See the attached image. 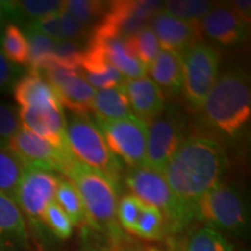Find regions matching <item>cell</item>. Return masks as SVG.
<instances>
[{
	"mask_svg": "<svg viewBox=\"0 0 251 251\" xmlns=\"http://www.w3.org/2000/svg\"><path fill=\"white\" fill-rule=\"evenodd\" d=\"M227 163L221 144L212 137L193 135L183 141L162 175L176 196L193 208L200 198L221 183Z\"/></svg>",
	"mask_w": 251,
	"mask_h": 251,
	"instance_id": "cell-1",
	"label": "cell"
},
{
	"mask_svg": "<svg viewBox=\"0 0 251 251\" xmlns=\"http://www.w3.org/2000/svg\"><path fill=\"white\" fill-rule=\"evenodd\" d=\"M205 124L216 133L237 139L249 124L251 91L249 76L240 69L225 71L207 94L201 108Z\"/></svg>",
	"mask_w": 251,
	"mask_h": 251,
	"instance_id": "cell-2",
	"label": "cell"
},
{
	"mask_svg": "<svg viewBox=\"0 0 251 251\" xmlns=\"http://www.w3.org/2000/svg\"><path fill=\"white\" fill-rule=\"evenodd\" d=\"M62 175L76 187L85 209L86 221L94 228L105 229L113 237L117 236L119 227L115 218L120 188L74 156L65 164Z\"/></svg>",
	"mask_w": 251,
	"mask_h": 251,
	"instance_id": "cell-3",
	"label": "cell"
},
{
	"mask_svg": "<svg viewBox=\"0 0 251 251\" xmlns=\"http://www.w3.org/2000/svg\"><path fill=\"white\" fill-rule=\"evenodd\" d=\"M65 146L78 162L100 172L120 188L122 166L87 113L71 112L65 119Z\"/></svg>",
	"mask_w": 251,
	"mask_h": 251,
	"instance_id": "cell-4",
	"label": "cell"
},
{
	"mask_svg": "<svg viewBox=\"0 0 251 251\" xmlns=\"http://www.w3.org/2000/svg\"><path fill=\"white\" fill-rule=\"evenodd\" d=\"M125 183L133 196L156 207L174 230H180L194 219L192 207L176 196L161 172L147 166L130 168L125 176Z\"/></svg>",
	"mask_w": 251,
	"mask_h": 251,
	"instance_id": "cell-5",
	"label": "cell"
},
{
	"mask_svg": "<svg viewBox=\"0 0 251 251\" xmlns=\"http://www.w3.org/2000/svg\"><path fill=\"white\" fill-rule=\"evenodd\" d=\"M194 219L215 230L244 236L249 229V211L243 194L234 184L220 183L193 206Z\"/></svg>",
	"mask_w": 251,
	"mask_h": 251,
	"instance_id": "cell-6",
	"label": "cell"
},
{
	"mask_svg": "<svg viewBox=\"0 0 251 251\" xmlns=\"http://www.w3.org/2000/svg\"><path fill=\"white\" fill-rule=\"evenodd\" d=\"M163 1L153 0L109 1L105 14L96 24L89 39H129L149 26L151 19L163 9Z\"/></svg>",
	"mask_w": 251,
	"mask_h": 251,
	"instance_id": "cell-7",
	"label": "cell"
},
{
	"mask_svg": "<svg viewBox=\"0 0 251 251\" xmlns=\"http://www.w3.org/2000/svg\"><path fill=\"white\" fill-rule=\"evenodd\" d=\"M219 65L218 50L203 42L196 43L181 55V91L193 108H201L207 94L218 79Z\"/></svg>",
	"mask_w": 251,
	"mask_h": 251,
	"instance_id": "cell-8",
	"label": "cell"
},
{
	"mask_svg": "<svg viewBox=\"0 0 251 251\" xmlns=\"http://www.w3.org/2000/svg\"><path fill=\"white\" fill-rule=\"evenodd\" d=\"M144 166L163 174L166 164L183 143L185 119L174 106H168L148 125Z\"/></svg>",
	"mask_w": 251,
	"mask_h": 251,
	"instance_id": "cell-9",
	"label": "cell"
},
{
	"mask_svg": "<svg viewBox=\"0 0 251 251\" xmlns=\"http://www.w3.org/2000/svg\"><path fill=\"white\" fill-rule=\"evenodd\" d=\"M94 122L113 155L120 157L130 168L144 166L148 137L147 124L136 117L120 120H105L94 117Z\"/></svg>",
	"mask_w": 251,
	"mask_h": 251,
	"instance_id": "cell-10",
	"label": "cell"
},
{
	"mask_svg": "<svg viewBox=\"0 0 251 251\" xmlns=\"http://www.w3.org/2000/svg\"><path fill=\"white\" fill-rule=\"evenodd\" d=\"M59 179L54 171L31 166L25 169L13 199L31 224L42 222L46 207L55 200Z\"/></svg>",
	"mask_w": 251,
	"mask_h": 251,
	"instance_id": "cell-11",
	"label": "cell"
},
{
	"mask_svg": "<svg viewBox=\"0 0 251 251\" xmlns=\"http://www.w3.org/2000/svg\"><path fill=\"white\" fill-rule=\"evenodd\" d=\"M42 75L55 91L62 106L74 113H87L91 109L96 90L81 77L77 69L68 68L54 61Z\"/></svg>",
	"mask_w": 251,
	"mask_h": 251,
	"instance_id": "cell-12",
	"label": "cell"
},
{
	"mask_svg": "<svg viewBox=\"0 0 251 251\" xmlns=\"http://www.w3.org/2000/svg\"><path fill=\"white\" fill-rule=\"evenodd\" d=\"M7 147L21 159L26 168H40L59 174H62L65 164L72 157L68 148H56L24 128L12 137Z\"/></svg>",
	"mask_w": 251,
	"mask_h": 251,
	"instance_id": "cell-13",
	"label": "cell"
},
{
	"mask_svg": "<svg viewBox=\"0 0 251 251\" xmlns=\"http://www.w3.org/2000/svg\"><path fill=\"white\" fill-rule=\"evenodd\" d=\"M158 41L159 48L183 55L186 50L201 40L200 24H192L159 11L149 24Z\"/></svg>",
	"mask_w": 251,
	"mask_h": 251,
	"instance_id": "cell-14",
	"label": "cell"
},
{
	"mask_svg": "<svg viewBox=\"0 0 251 251\" xmlns=\"http://www.w3.org/2000/svg\"><path fill=\"white\" fill-rule=\"evenodd\" d=\"M200 29L209 39L225 47H235L248 37V25L227 5H213L200 21Z\"/></svg>",
	"mask_w": 251,
	"mask_h": 251,
	"instance_id": "cell-15",
	"label": "cell"
},
{
	"mask_svg": "<svg viewBox=\"0 0 251 251\" xmlns=\"http://www.w3.org/2000/svg\"><path fill=\"white\" fill-rule=\"evenodd\" d=\"M24 129L46 140L56 148L65 146V115L63 107L20 108L18 111Z\"/></svg>",
	"mask_w": 251,
	"mask_h": 251,
	"instance_id": "cell-16",
	"label": "cell"
},
{
	"mask_svg": "<svg viewBox=\"0 0 251 251\" xmlns=\"http://www.w3.org/2000/svg\"><path fill=\"white\" fill-rule=\"evenodd\" d=\"M124 85L131 112L144 124L148 125L164 109V94L150 78L126 79Z\"/></svg>",
	"mask_w": 251,
	"mask_h": 251,
	"instance_id": "cell-17",
	"label": "cell"
},
{
	"mask_svg": "<svg viewBox=\"0 0 251 251\" xmlns=\"http://www.w3.org/2000/svg\"><path fill=\"white\" fill-rule=\"evenodd\" d=\"M28 247V233L23 212L15 200L0 192V250L24 251Z\"/></svg>",
	"mask_w": 251,
	"mask_h": 251,
	"instance_id": "cell-18",
	"label": "cell"
},
{
	"mask_svg": "<svg viewBox=\"0 0 251 251\" xmlns=\"http://www.w3.org/2000/svg\"><path fill=\"white\" fill-rule=\"evenodd\" d=\"M78 72L94 90L122 85L126 78L109 63L98 47L87 43L84 49Z\"/></svg>",
	"mask_w": 251,
	"mask_h": 251,
	"instance_id": "cell-19",
	"label": "cell"
},
{
	"mask_svg": "<svg viewBox=\"0 0 251 251\" xmlns=\"http://www.w3.org/2000/svg\"><path fill=\"white\" fill-rule=\"evenodd\" d=\"M15 101L20 108L62 107L55 91L41 74L28 72L13 87Z\"/></svg>",
	"mask_w": 251,
	"mask_h": 251,
	"instance_id": "cell-20",
	"label": "cell"
},
{
	"mask_svg": "<svg viewBox=\"0 0 251 251\" xmlns=\"http://www.w3.org/2000/svg\"><path fill=\"white\" fill-rule=\"evenodd\" d=\"M91 45L101 50L105 58L125 78L136 79L147 75V69L131 51L127 40L122 39H89Z\"/></svg>",
	"mask_w": 251,
	"mask_h": 251,
	"instance_id": "cell-21",
	"label": "cell"
},
{
	"mask_svg": "<svg viewBox=\"0 0 251 251\" xmlns=\"http://www.w3.org/2000/svg\"><path fill=\"white\" fill-rule=\"evenodd\" d=\"M151 80L169 96L179 93L183 86V68H181V56L176 52L159 50L158 55L149 68Z\"/></svg>",
	"mask_w": 251,
	"mask_h": 251,
	"instance_id": "cell-22",
	"label": "cell"
},
{
	"mask_svg": "<svg viewBox=\"0 0 251 251\" xmlns=\"http://www.w3.org/2000/svg\"><path fill=\"white\" fill-rule=\"evenodd\" d=\"M124 84L96 91L91 103V111H93L94 117L105 120H120L135 117Z\"/></svg>",
	"mask_w": 251,
	"mask_h": 251,
	"instance_id": "cell-23",
	"label": "cell"
},
{
	"mask_svg": "<svg viewBox=\"0 0 251 251\" xmlns=\"http://www.w3.org/2000/svg\"><path fill=\"white\" fill-rule=\"evenodd\" d=\"M25 35L29 47L28 72L42 75L50 63L55 61L54 48L56 41L27 26H25Z\"/></svg>",
	"mask_w": 251,
	"mask_h": 251,
	"instance_id": "cell-24",
	"label": "cell"
},
{
	"mask_svg": "<svg viewBox=\"0 0 251 251\" xmlns=\"http://www.w3.org/2000/svg\"><path fill=\"white\" fill-rule=\"evenodd\" d=\"M0 43L2 54L15 65H27L29 57V47L26 35L14 23H8L2 30Z\"/></svg>",
	"mask_w": 251,
	"mask_h": 251,
	"instance_id": "cell-25",
	"label": "cell"
},
{
	"mask_svg": "<svg viewBox=\"0 0 251 251\" xmlns=\"http://www.w3.org/2000/svg\"><path fill=\"white\" fill-rule=\"evenodd\" d=\"M26 166L8 147H0V192L13 198Z\"/></svg>",
	"mask_w": 251,
	"mask_h": 251,
	"instance_id": "cell-26",
	"label": "cell"
},
{
	"mask_svg": "<svg viewBox=\"0 0 251 251\" xmlns=\"http://www.w3.org/2000/svg\"><path fill=\"white\" fill-rule=\"evenodd\" d=\"M184 251H234V248L220 231L202 226L187 237Z\"/></svg>",
	"mask_w": 251,
	"mask_h": 251,
	"instance_id": "cell-27",
	"label": "cell"
},
{
	"mask_svg": "<svg viewBox=\"0 0 251 251\" xmlns=\"http://www.w3.org/2000/svg\"><path fill=\"white\" fill-rule=\"evenodd\" d=\"M55 201L68 215L71 222L76 226H80L86 221V214L84 205L78 194L76 187L67 178L59 179L57 190L55 194Z\"/></svg>",
	"mask_w": 251,
	"mask_h": 251,
	"instance_id": "cell-28",
	"label": "cell"
},
{
	"mask_svg": "<svg viewBox=\"0 0 251 251\" xmlns=\"http://www.w3.org/2000/svg\"><path fill=\"white\" fill-rule=\"evenodd\" d=\"M63 1L58 0H23L11 1L12 20L26 21V25L45 15L56 13L62 9Z\"/></svg>",
	"mask_w": 251,
	"mask_h": 251,
	"instance_id": "cell-29",
	"label": "cell"
},
{
	"mask_svg": "<svg viewBox=\"0 0 251 251\" xmlns=\"http://www.w3.org/2000/svg\"><path fill=\"white\" fill-rule=\"evenodd\" d=\"M213 7L212 1L203 0H170L163 5V11L172 17L192 24H200L207 12Z\"/></svg>",
	"mask_w": 251,
	"mask_h": 251,
	"instance_id": "cell-30",
	"label": "cell"
},
{
	"mask_svg": "<svg viewBox=\"0 0 251 251\" xmlns=\"http://www.w3.org/2000/svg\"><path fill=\"white\" fill-rule=\"evenodd\" d=\"M131 51L146 69L155 61L159 52V45L157 37L150 26H147L137 31L134 36L127 39Z\"/></svg>",
	"mask_w": 251,
	"mask_h": 251,
	"instance_id": "cell-31",
	"label": "cell"
},
{
	"mask_svg": "<svg viewBox=\"0 0 251 251\" xmlns=\"http://www.w3.org/2000/svg\"><path fill=\"white\" fill-rule=\"evenodd\" d=\"M107 5L108 2L97 0H68L63 1L62 9L70 13L81 25L89 27L101 19L107 9Z\"/></svg>",
	"mask_w": 251,
	"mask_h": 251,
	"instance_id": "cell-32",
	"label": "cell"
},
{
	"mask_svg": "<svg viewBox=\"0 0 251 251\" xmlns=\"http://www.w3.org/2000/svg\"><path fill=\"white\" fill-rule=\"evenodd\" d=\"M164 216L156 207L143 203L134 234L144 240H159L164 233Z\"/></svg>",
	"mask_w": 251,
	"mask_h": 251,
	"instance_id": "cell-33",
	"label": "cell"
},
{
	"mask_svg": "<svg viewBox=\"0 0 251 251\" xmlns=\"http://www.w3.org/2000/svg\"><path fill=\"white\" fill-rule=\"evenodd\" d=\"M42 222L61 240H68L74 233V224L55 200L46 207L42 214Z\"/></svg>",
	"mask_w": 251,
	"mask_h": 251,
	"instance_id": "cell-34",
	"label": "cell"
},
{
	"mask_svg": "<svg viewBox=\"0 0 251 251\" xmlns=\"http://www.w3.org/2000/svg\"><path fill=\"white\" fill-rule=\"evenodd\" d=\"M142 207L143 202L141 201L139 198L133 196V194H125L119 200L117 207L119 222L129 233L134 234Z\"/></svg>",
	"mask_w": 251,
	"mask_h": 251,
	"instance_id": "cell-35",
	"label": "cell"
},
{
	"mask_svg": "<svg viewBox=\"0 0 251 251\" xmlns=\"http://www.w3.org/2000/svg\"><path fill=\"white\" fill-rule=\"evenodd\" d=\"M21 129L17 108L0 101V147H7L12 137Z\"/></svg>",
	"mask_w": 251,
	"mask_h": 251,
	"instance_id": "cell-36",
	"label": "cell"
},
{
	"mask_svg": "<svg viewBox=\"0 0 251 251\" xmlns=\"http://www.w3.org/2000/svg\"><path fill=\"white\" fill-rule=\"evenodd\" d=\"M84 48L80 46L79 41L59 40L55 42L54 58L55 62L65 65L68 68L77 69L80 58L83 56Z\"/></svg>",
	"mask_w": 251,
	"mask_h": 251,
	"instance_id": "cell-37",
	"label": "cell"
},
{
	"mask_svg": "<svg viewBox=\"0 0 251 251\" xmlns=\"http://www.w3.org/2000/svg\"><path fill=\"white\" fill-rule=\"evenodd\" d=\"M26 26L40 31V33L45 34V35L50 37V39H52L54 41L62 40L61 15H59V12L36 19V20L27 24Z\"/></svg>",
	"mask_w": 251,
	"mask_h": 251,
	"instance_id": "cell-38",
	"label": "cell"
},
{
	"mask_svg": "<svg viewBox=\"0 0 251 251\" xmlns=\"http://www.w3.org/2000/svg\"><path fill=\"white\" fill-rule=\"evenodd\" d=\"M21 77H23L21 68L9 62L0 49V94L13 89L15 83Z\"/></svg>",
	"mask_w": 251,
	"mask_h": 251,
	"instance_id": "cell-39",
	"label": "cell"
},
{
	"mask_svg": "<svg viewBox=\"0 0 251 251\" xmlns=\"http://www.w3.org/2000/svg\"><path fill=\"white\" fill-rule=\"evenodd\" d=\"M61 15V33L62 40H72V41H79L86 36L89 27L81 25L79 21L76 20L70 13H68L64 9L59 11Z\"/></svg>",
	"mask_w": 251,
	"mask_h": 251,
	"instance_id": "cell-40",
	"label": "cell"
},
{
	"mask_svg": "<svg viewBox=\"0 0 251 251\" xmlns=\"http://www.w3.org/2000/svg\"><path fill=\"white\" fill-rule=\"evenodd\" d=\"M241 20L249 26L251 20V1L250 0H234L228 4Z\"/></svg>",
	"mask_w": 251,
	"mask_h": 251,
	"instance_id": "cell-41",
	"label": "cell"
},
{
	"mask_svg": "<svg viewBox=\"0 0 251 251\" xmlns=\"http://www.w3.org/2000/svg\"><path fill=\"white\" fill-rule=\"evenodd\" d=\"M8 20H12L11 1H0V39Z\"/></svg>",
	"mask_w": 251,
	"mask_h": 251,
	"instance_id": "cell-42",
	"label": "cell"
},
{
	"mask_svg": "<svg viewBox=\"0 0 251 251\" xmlns=\"http://www.w3.org/2000/svg\"><path fill=\"white\" fill-rule=\"evenodd\" d=\"M144 251H162V250H158V249H155V248H149V249H146Z\"/></svg>",
	"mask_w": 251,
	"mask_h": 251,
	"instance_id": "cell-43",
	"label": "cell"
}]
</instances>
